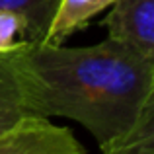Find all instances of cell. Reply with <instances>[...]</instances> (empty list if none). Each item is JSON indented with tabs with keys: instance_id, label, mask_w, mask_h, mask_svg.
Wrapping results in <instances>:
<instances>
[{
	"instance_id": "1",
	"label": "cell",
	"mask_w": 154,
	"mask_h": 154,
	"mask_svg": "<svg viewBox=\"0 0 154 154\" xmlns=\"http://www.w3.org/2000/svg\"><path fill=\"white\" fill-rule=\"evenodd\" d=\"M23 113L82 125L100 148L131 129L154 66L117 39L68 47L27 41L4 55Z\"/></svg>"
},
{
	"instance_id": "2",
	"label": "cell",
	"mask_w": 154,
	"mask_h": 154,
	"mask_svg": "<svg viewBox=\"0 0 154 154\" xmlns=\"http://www.w3.org/2000/svg\"><path fill=\"white\" fill-rule=\"evenodd\" d=\"M0 154H86L74 133L49 117L23 115L0 131Z\"/></svg>"
},
{
	"instance_id": "3",
	"label": "cell",
	"mask_w": 154,
	"mask_h": 154,
	"mask_svg": "<svg viewBox=\"0 0 154 154\" xmlns=\"http://www.w3.org/2000/svg\"><path fill=\"white\" fill-rule=\"evenodd\" d=\"M102 23L107 37L125 43L154 66V0H115Z\"/></svg>"
},
{
	"instance_id": "4",
	"label": "cell",
	"mask_w": 154,
	"mask_h": 154,
	"mask_svg": "<svg viewBox=\"0 0 154 154\" xmlns=\"http://www.w3.org/2000/svg\"><path fill=\"white\" fill-rule=\"evenodd\" d=\"M115 0H59L45 37L41 43L59 45L88 27V23L107 10Z\"/></svg>"
},
{
	"instance_id": "5",
	"label": "cell",
	"mask_w": 154,
	"mask_h": 154,
	"mask_svg": "<svg viewBox=\"0 0 154 154\" xmlns=\"http://www.w3.org/2000/svg\"><path fill=\"white\" fill-rule=\"evenodd\" d=\"M100 150L102 154H154V82L131 129Z\"/></svg>"
},
{
	"instance_id": "6",
	"label": "cell",
	"mask_w": 154,
	"mask_h": 154,
	"mask_svg": "<svg viewBox=\"0 0 154 154\" xmlns=\"http://www.w3.org/2000/svg\"><path fill=\"white\" fill-rule=\"evenodd\" d=\"M59 0H0V10L16 12L23 18L29 41H43Z\"/></svg>"
},
{
	"instance_id": "7",
	"label": "cell",
	"mask_w": 154,
	"mask_h": 154,
	"mask_svg": "<svg viewBox=\"0 0 154 154\" xmlns=\"http://www.w3.org/2000/svg\"><path fill=\"white\" fill-rule=\"evenodd\" d=\"M23 115H27V113H23L22 105H20L16 84L8 70L6 59H4V55H0V131L12 127Z\"/></svg>"
},
{
	"instance_id": "8",
	"label": "cell",
	"mask_w": 154,
	"mask_h": 154,
	"mask_svg": "<svg viewBox=\"0 0 154 154\" xmlns=\"http://www.w3.org/2000/svg\"><path fill=\"white\" fill-rule=\"evenodd\" d=\"M29 41V31L23 18L16 12L0 10V55L20 49Z\"/></svg>"
}]
</instances>
